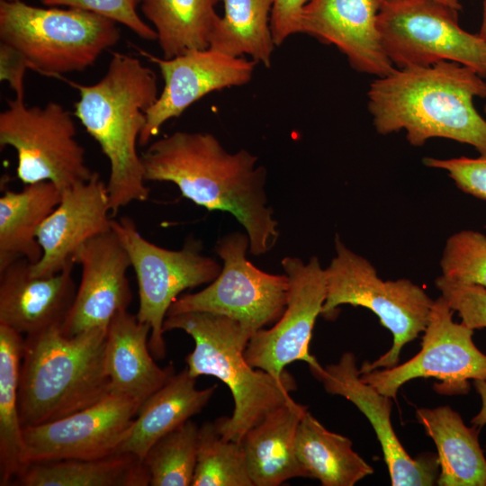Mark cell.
Returning <instances> with one entry per match:
<instances>
[{
	"label": "cell",
	"instance_id": "15",
	"mask_svg": "<svg viewBox=\"0 0 486 486\" xmlns=\"http://www.w3.org/2000/svg\"><path fill=\"white\" fill-rule=\"evenodd\" d=\"M312 375L325 391L351 401L371 423L382 446L392 486H430L437 482V454L424 453L412 458L400 442L391 421L392 398L364 382L352 352L344 353L337 364L310 365Z\"/></svg>",
	"mask_w": 486,
	"mask_h": 486
},
{
	"label": "cell",
	"instance_id": "26",
	"mask_svg": "<svg viewBox=\"0 0 486 486\" xmlns=\"http://www.w3.org/2000/svg\"><path fill=\"white\" fill-rule=\"evenodd\" d=\"M352 441L328 430L308 410L296 436V455L303 477L323 486H354L374 473V468L353 449Z\"/></svg>",
	"mask_w": 486,
	"mask_h": 486
},
{
	"label": "cell",
	"instance_id": "11",
	"mask_svg": "<svg viewBox=\"0 0 486 486\" xmlns=\"http://www.w3.org/2000/svg\"><path fill=\"white\" fill-rule=\"evenodd\" d=\"M248 249L247 233L232 232L221 237L215 246L223 262L219 275L202 290L180 295L166 316L210 312L230 318L253 333L274 324L286 307L288 277L256 267L246 257Z\"/></svg>",
	"mask_w": 486,
	"mask_h": 486
},
{
	"label": "cell",
	"instance_id": "19",
	"mask_svg": "<svg viewBox=\"0 0 486 486\" xmlns=\"http://www.w3.org/2000/svg\"><path fill=\"white\" fill-rule=\"evenodd\" d=\"M383 0H310L301 17L300 33L334 45L355 70L381 77L395 68L378 31Z\"/></svg>",
	"mask_w": 486,
	"mask_h": 486
},
{
	"label": "cell",
	"instance_id": "8",
	"mask_svg": "<svg viewBox=\"0 0 486 486\" xmlns=\"http://www.w3.org/2000/svg\"><path fill=\"white\" fill-rule=\"evenodd\" d=\"M112 230L126 249L139 290L137 318L150 327L149 349L164 359L166 346L163 324L172 303L187 290L212 283L221 266L202 254L201 241L190 238L178 250L161 248L146 239L129 217L112 220Z\"/></svg>",
	"mask_w": 486,
	"mask_h": 486
},
{
	"label": "cell",
	"instance_id": "4",
	"mask_svg": "<svg viewBox=\"0 0 486 486\" xmlns=\"http://www.w3.org/2000/svg\"><path fill=\"white\" fill-rule=\"evenodd\" d=\"M107 328L66 336L60 327L25 336L19 382L24 428L89 407L110 392L104 367Z\"/></svg>",
	"mask_w": 486,
	"mask_h": 486
},
{
	"label": "cell",
	"instance_id": "37",
	"mask_svg": "<svg viewBox=\"0 0 486 486\" xmlns=\"http://www.w3.org/2000/svg\"><path fill=\"white\" fill-rule=\"evenodd\" d=\"M310 0H274L270 27L275 46L300 33L302 10Z\"/></svg>",
	"mask_w": 486,
	"mask_h": 486
},
{
	"label": "cell",
	"instance_id": "7",
	"mask_svg": "<svg viewBox=\"0 0 486 486\" xmlns=\"http://www.w3.org/2000/svg\"><path fill=\"white\" fill-rule=\"evenodd\" d=\"M336 256L325 268L327 293L321 310L334 320L342 304L372 310L393 338L391 348L374 362L364 361L360 374L398 364L403 346L424 332L434 302L427 292L409 279L382 280L374 266L335 237Z\"/></svg>",
	"mask_w": 486,
	"mask_h": 486
},
{
	"label": "cell",
	"instance_id": "18",
	"mask_svg": "<svg viewBox=\"0 0 486 486\" xmlns=\"http://www.w3.org/2000/svg\"><path fill=\"white\" fill-rule=\"evenodd\" d=\"M110 214L107 184L95 171L89 180L62 191L60 202L37 231L42 256L32 264V274L49 276L73 265L80 246L112 230Z\"/></svg>",
	"mask_w": 486,
	"mask_h": 486
},
{
	"label": "cell",
	"instance_id": "16",
	"mask_svg": "<svg viewBox=\"0 0 486 486\" xmlns=\"http://www.w3.org/2000/svg\"><path fill=\"white\" fill-rule=\"evenodd\" d=\"M140 52L158 65L164 80L161 94L147 111L146 125L139 140L141 145L157 136L165 122L179 117L204 95L248 84L257 64L211 48L191 50L172 58Z\"/></svg>",
	"mask_w": 486,
	"mask_h": 486
},
{
	"label": "cell",
	"instance_id": "6",
	"mask_svg": "<svg viewBox=\"0 0 486 486\" xmlns=\"http://www.w3.org/2000/svg\"><path fill=\"white\" fill-rule=\"evenodd\" d=\"M117 22L76 8H41L0 0V41L46 76L83 71L120 40Z\"/></svg>",
	"mask_w": 486,
	"mask_h": 486
},
{
	"label": "cell",
	"instance_id": "17",
	"mask_svg": "<svg viewBox=\"0 0 486 486\" xmlns=\"http://www.w3.org/2000/svg\"><path fill=\"white\" fill-rule=\"evenodd\" d=\"M72 262L81 267L72 308L61 327L66 336L108 328L112 318L127 310L131 290L127 277L129 255L112 230L80 246Z\"/></svg>",
	"mask_w": 486,
	"mask_h": 486
},
{
	"label": "cell",
	"instance_id": "33",
	"mask_svg": "<svg viewBox=\"0 0 486 486\" xmlns=\"http://www.w3.org/2000/svg\"><path fill=\"white\" fill-rule=\"evenodd\" d=\"M442 275L486 289V236L464 230L451 235L440 260Z\"/></svg>",
	"mask_w": 486,
	"mask_h": 486
},
{
	"label": "cell",
	"instance_id": "24",
	"mask_svg": "<svg viewBox=\"0 0 486 486\" xmlns=\"http://www.w3.org/2000/svg\"><path fill=\"white\" fill-rule=\"evenodd\" d=\"M417 420L437 450L439 486H486V458L479 427H467L449 406L416 410Z\"/></svg>",
	"mask_w": 486,
	"mask_h": 486
},
{
	"label": "cell",
	"instance_id": "29",
	"mask_svg": "<svg viewBox=\"0 0 486 486\" xmlns=\"http://www.w3.org/2000/svg\"><path fill=\"white\" fill-rule=\"evenodd\" d=\"M222 0H138L153 24L164 58L209 48Z\"/></svg>",
	"mask_w": 486,
	"mask_h": 486
},
{
	"label": "cell",
	"instance_id": "2",
	"mask_svg": "<svg viewBox=\"0 0 486 486\" xmlns=\"http://www.w3.org/2000/svg\"><path fill=\"white\" fill-rule=\"evenodd\" d=\"M367 97L379 134L404 130L415 147L433 138L448 139L486 157V120L473 103L486 98V81L472 68L446 60L394 68L371 83Z\"/></svg>",
	"mask_w": 486,
	"mask_h": 486
},
{
	"label": "cell",
	"instance_id": "31",
	"mask_svg": "<svg viewBox=\"0 0 486 486\" xmlns=\"http://www.w3.org/2000/svg\"><path fill=\"white\" fill-rule=\"evenodd\" d=\"M192 486H253L241 442L225 439L214 422L199 427Z\"/></svg>",
	"mask_w": 486,
	"mask_h": 486
},
{
	"label": "cell",
	"instance_id": "42",
	"mask_svg": "<svg viewBox=\"0 0 486 486\" xmlns=\"http://www.w3.org/2000/svg\"><path fill=\"white\" fill-rule=\"evenodd\" d=\"M484 112H486V106L484 107Z\"/></svg>",
	"mask_w": 486,
	"mask_h": 486
},
{
	"label": "cell",
	"instance_id": "14",
	"mask_svg": "<svg viewBox=\"0 0 486 486\" xmlns=\"http://www.w3.org/2000/svg\"><path fill=\"white\" fill-rule=\"evenodd\" d=\"M141 402L109 393L98 402L62 418L23 428L30 464L94 459L116 454Z\"/></svg>",
	"mask_w": 486,
	"mask_h": 486
},
{
	"label": "cell",
	"instance_id": "28",
	"mask_svg": "<svg viewBox=\"0 0 486 486\" xmlns=\"http://www.w3.org/2000/svg\"><path fill=\"white\" fill-rule=\"evenodd\" d=\"M24 338L0 324V485L28 467L19 410V382Z\"/></svg>",
	"mask_w": 486,
	"mask_h": 486
},
{
	"label": "cell",
	"instance_id": "34",
	"mask_svg": "<svg viewBox=\"0 0 486 486\" xmlns=\"http://www.w3.org/2000/svg\"><path fill=\"white\" fill-rule=\"evenodd\" d=\"M436 287L449 307L462 319L468 328H486V289L474 284L461 283L444 275L435 281Z\"/></svg>",
	"mask_w": 486,
	"mask_h": 486
},
{
	"label": "cell",
	"instance_id": "23",
	"mask_svg": "<svg viewBox=\"0 0 486 486\" xmlns=\"http://www.w3.org/2000/svg\"><path fill=\"white\" fill-rule=\"evenodd\" d=\"M195 381L187 367L175 373L140 405L117 453L131 454L143 460L158 439L200 413L217 384L200 390Z\"/></svg>",
	"mask_w": 486,
	"mask_h": 486
},
{
	"label": "cell",
	"instance_id": "30",
	"mask_svg": "<svg viewBox=\"0 0 486 486\" xmlns=\"http://www.w3.org/2000/svg\"><path fill=\"white\" fill-rule=\"evenodd\" d=\"M224 14L216 22L209 48L234 57L248 55L269 68L275 47L270 17L274 0H222Z\"/></svg>",
	"mask_w": 486,
	"mask_h": 486
},
{
	"label": "cell",
	"instance_id": "13",
	"mask_svg": "<svg viewBox=\"0 0 486 486\" xmlns=\"http://www.w3.org/2000/svg\"><path fill=\"white\" fill-rule=\"evenodd\" d=\"M281 265L289 280L285 310L271 328L252 334L245 351L251 366L277 378L295 361L309 366L318 362L310 353V342L327 293L325 269L317 256H311L308 263L286 256Z\"/></svg>",
	"mask_w": 486,
	"mask_h": 486
},
{
	"label": "cell",
	"instance_id": "21",
	"mask_svg": "<svg viewBox=\"0 0 486 486\" xmlns=\"http://www.w3.org/2000/svg\"><path fill=\"white\" fill-rule=\"evenodd\" d=\"M150 327L127 310L117 313L107 328L104 367L110 392L141 404L175 374L172 364L160 367L149 346Z\"/></svg>",
	"mask_w": 486,
	"mask_h": 486
},
{
	"label": "cell",
	"instance_id": "12",
	"mask_svg": "<svg viewBox=\"0 0 486 486\" xmlns=\"http://www.w3.org/2000/svg\"><path fill=\"white\" fill-rule=\"evenodd\" d=\"M454 312L442 296L434 300L419 352L401 364L360 374L361 378L392 399L406 382L429 377L441 382L435 385L440 393L466 394L469 380H486V354L473 343L474 330L454 321Z\"/></svg>",
	"mask_w": 486,
	"mask_h": 486
},
{
	"label": "cell",
	"instance_id": "38",
	"mask_svg": "<svg viewBox=\"0 0 486 486\" xmlns=\"http://www.w3.org/2000/svg\"><path fill=\"white\" fill-rule=\"evenodd\" d=\"M32 69L25 56L13 46L0 41V80L8 82L15 95L24 96L23 78Z\"/></svg>",
	"mask_w": 486,
	"mask_h": 486
},
{
	"label": "cell",
	"instance_id": "20",
	"mask_svg": "<svg viewBox=\"0 0 486 486\" xmlns=\"http://www.w3.org/2000/svg\"><path fill=\"white\" fill-rule=\"evenodd\" d=\"M32 264L21 258L0 269V324L22 336L61 328L77 289L74 264L49 276L33 275Z\"/></svg>",
	"mask_w": 486,
	"mask_h": 486
},
{
	"label": "cell",
	"instance_id": "3",
	"mask_svg": "<svg viewBox=\"0 0 486 486\" xmlns=\"http://www.w3.org/2000/svg\"><path fill=\"white\" fill-rule=\"evenodd\" d=\"M72 86L80 96L74 115L108 158L107 189L112 215H116L124 206L144 202L149 195L137 143L147 111L158 97L157 76L137 58L116 52L98 82Z\"/></svg>",
	"mask_w": 486,
	"mask_h": 486
},
{
	"label": "cell",
	"instance_id": "25",
	"mask_svg": "<svg viewBox=\"0 0 486 486\" xmlns=\"http://www.w3.org/2000/svg\"><path fill=\"white\" fill-rule=\"evenodd\" d=\"M60 198L61 191L48 181L4 192L0 197V269L21 258L32 264L41 258L37 231Z\"/></svg>",
	"mask_w": 486,
	"mask_h": 486
},
{
	"label": "cell",
	"instance_id": "43",
	"mask_svg": "<svg viewBox=\"0 0 486 486\" xmlns=\"http://www.w3.org/2000/svg\"><path fill=\"white\" fill-rule=\"evenodd\" d=\"M7 1H17V0H7Z\"/></svg>",
	"mask_w": 486,
	"mask_h": 486
},
{
	"label": "cell",
	"instance_id": "10",
	"mask_svg": "<svg viewBox=\"0 0 486 486\" xmlns=\"http://www.w3.org/2000/svg\"><path fill=\"white\" fill-rule=\"evenodd\" d=\"M76 135L72 114L56 102L29 107L15 95L0 113V147L16 151V175L24 184L48 181L62 192L89 180L94 171Z\"/></svg>",
	"mask_w": 486,
	"mask_h": 486
},
{
	"label": "cell",
	"instance_id": "45",
	"mask_svg": "<svg viewBox=\"0 0 486 486\" xmlns=\"http://www.w3.org/2000/svg\"><path fill=\"white\" fill-rule=\"evenodd\" d=\"M483 2H485V3H486V0H483Z\"/></svg>",
	"mask_w": 486,
	"mask_h": 486
},
{
	"label": "cell",
	"instance_id": "32",
	"mask_svg": "<svg viewBox=\"0 0 486 486\" xmlns=\"http://www.w3.org/2000/svg\"><path fill=\"white\" fill-rule=\"evenodd\" d=\"M199 427L187 420L158 439L143 463L151 486H192L197 457Z\"/></svg>",
	"mask_w": 486,
	"mask_h": 486
},
{
	"label": "cell",
	"instance_id": "41",
	"mask_svg": "<svg viewBox=\"0 0 486 486\" xmlns=\"http://www.w3.org/2000/svg\"><path fill=\"white\" fill-rule=\"evenodd\" d=\"M456 11H461L462 10V5H461V3L459 0H436Z\"/></svg>",
	"mask_w": 486,
	"mask_h": 486
},
{
	"label": "cell",
	"instance_id": "36",
	"mask_svg": "<svg viewBox=\"0 0 486 486\" xmlns=\"http://www.w3.org/2000/svg\"><path fill=\"white\" fill-rule=\"evenodd\" d=\"M425 166L445 170L463 192L486 201V157L424 158Z\"/></svg>",
	"mask_w": 486,
	"mask_h": 486
},
{
	"label": "cell",
	"instance_id": "5",
	"mask_svg": "<svg viewBox=\"0 0 486 486\" xmlns=\"http://www.w3.org/2000/svg\"><path fill=\"white\" fill-rule=\"evenodd\" d=\"M174 329L184 331L194 341V350L185 357L190 374L214 376L230 390L232 415L214 421L225 439L240 442L296 390L295 380L288 372L277 378L248 364L245 351L253 332L230 318L202 311L168 315L163 330Z\"/></svg>",
	"mask_w": 486,
	"mask_h": 486
},
{
	"label": "cell",
	"instance_id": "22",
	"mask_svg": "<svg viewBox=\"0 0 486 486\" xmlns=\"http://www.w3.org/2000/svg\"><path fill=\"white\" fill-rule=\"evenodd\" d=\"M308 407L290 397L242 437L253 486H279L303 477L296 455V436Z\"/></svg>",
	"mask_w": 486,
	"mask_h": 486
},
{
	"label": "cell",
	"instance_id": "35",
	"mask_svg": "<svg viewBox=\"0 0 486 486\" xmlns=\"http://www.w3.org/2000/svg\"><path fill=\"white\" fill-rule=\"evenodd\" d=\"M48 6H68L87 12L122 23L147 40H157V32L139 15L134 0H41Z\"/></svg>",
	"mask_w": 486,
	"mask_h": 486
},
{
	"label": "cell",
	"instance_id": "44",
	"mask_svg": "<svg viewBox=\"0 0 486 486\" xmlns=\"http://www.w3.org/2000/svg\"><path fill=\"white\" fill-rule=\"evenodd\" d=\"M134 1H135V2L137 3V4H138V0H134Z\"/></svg>",
	"mask_w": 486,
	"mask_h": 486
},
{
	"label": "cell",
	"instance_id": "40",
	"mask_svg": "<svg viewBox=\"0 0 486 486\" xmlns=\"http://www.w3.org/2000/svg\"><path fill=\"white\" fill-rule=\"evenodd\" d=\"M479 35L486 43V3L483 2L482 23Z\"/></svg>",
	"mask_w": 486,
	"mask_h": 486
},
{
	"label": "cell",
	"instance_id": "9",
	"mask_svg": "<svg viewBox=\"0 0 486 486\" xmlns=\"http://www.w3.org/2000/svg\"><path fill=\"white\" fill-rule=\"evenodd\" d=\"M458 13L436 0H383L378 31L393 67L454 61L486 78V43L459 25Z\"/></svg>",
	"mask_w": 486,
	"mask_h": 486
},
{
	"label": "cell",
	"instance_id": "27",
	"mask_svg": "<svg viewBox=\"0 0 486 486\" xmlns=\"http://www.w3.org/2000/svg\"><path fill=\"white\" fill-rule=\"evenodd\" d=\"M143 460L128 453L94 459L32 463L12 483L18 486H148Z\"/></svg>",
	"mask_w": 486,
	"mask_h": 486
},
{
	"label": "cell",
	"instance_id": "39",
	"mask_svg": "<svg viewBox=\"0 0 486 486\" xmlns=\"http://www.w3.org/2000/svg\"><path fill=\"white\" fill-rule=\"evenodd\" d=\"M473 386L481 397L482 407L480 411L472 418V426L482 427L486 425V380H473Z\"/></svg>",
	"mask_w": 486,
	"mask_h": 486
},
{
	"label": "cell",
	"instance_id": "1",
	"mask_svg": "<svg viewBox=\"0 0 486 486\" xmlns=\"http://www.w3.org/2000/svg\"><path fill=\"white\" fill-rule=\"evenodd\" d=\"M141 160L146 182H171L195 204L232 214L246 230L252 255L266 254L276 243L266 169L254 154L230 153L212 133L176 131L151 143Z\"/></svg>",
	"mask_w": 486,
	"mask_h": 486
}]
</instances>
